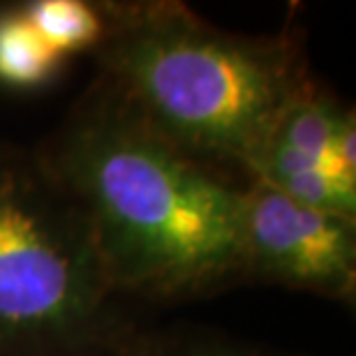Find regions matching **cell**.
Here are the masks:
<instances>
[{
    "instance_id": "cell-1",
    "label": "cell",
    "mask_w": 356,
    "mask_h": 356,
    "mask_svg": "<svg viewBox=\"0 0 356 356\" xmlns=\"http://www.w3.org/2000/svg\"><path fill=\"white\" fill-rule=\"evenodd\" d=\"M35 155L86 216L116 291L185 298L245 277L250 178L169 144L102 81Z\"/></svg>"
},
{
    "instance_id": "cell-2",
    "label": "cell",
    "mask_w": 356,
    "mask_h": 356,
    "mask_svg": "<svg viewBox=\"0 0 356 356\" xmlns=\"http://www.w3.org/2000/svg\"><path fill=\"white\" fill-rule=\"evenodd\" d=\"M99 72L144 123L199 162L250 178L315 83L291 33L236 35L176 0L102 3Z\"/></svg>"
},
{
    "instance_id": "cell-3",
    "label": "cell",
    "mask_w": 356,
    "mask_h": 356,
    "mask_svg": "<svg viewBox=\"0 0 356 356\" xmlns=\"http://www.w3.org/2000/svg\"><path fill=\"white\" fill-rule=\"evenodd\" d=\"M113 294L74 199L35 153H0V356H111Z\"/></svg>"
},
{
    "instance_id": "cell-4",
    "label": "cell",
    "mask_w": 356,
    "mask_h": 356,
    "mask_svg": "<svg viewBox=\"0 0 356 356\" xmlns=\"http://www.w3.org/2000/svg\"><path fill=\"white\" fill-rule=\"evenodd\" d=\"M243 275L352 303L356 220L310 209L250 178L243 195Z\"/></svg>"
},
{
    "instance_id": "cell-5",
    "label": "cell",
    "mask_w": 356,
    "mask_h": 356,
    "mask_svg": "<svg viewBox=\"0 0 356 356\" xmlns=\"http://www.w3.org/2000/svg\"><path fill=\"white\" fill-rule=\"evenodd\" d=\"M65 63L40 38L19 5L0 7V86L42 88L58 76Z\"/></svg>"
},
{
    "instance_id": "cell-6",
    "label": "cell",
    "mask_w": 356,
    "mask_h": 356,
    "mask_svg": "<svg viewBox=\"0 0 356 356\" xmlns=\"http://www.w3.org/2000/svg\"><path fill=\"white\" fill-rule=\"evenodd\" d=\"M21 12L60 58L95 51L106 35L102 3L88 0H26Z\"/></svg>"
},
{
    "instance_id": "cell-7",
    "label": "cell",
    "mask_w": 356,
    "mask_h": 356,
    "mask_svg": "<svg viewBox=\"0 0 356 356\" xmlns=\"http://www.w3.org/2000/svg\"><path fill=\"white\" fill-rule=\"evenodd\" d=\"M345 111V106H340L329 92L312 86L284 113L273 141L340 172L336 155H333V146H336V134Z\"/></svg>"
},
{
    "instance_id": "cell-8",
    "label": "cell",
    "mask_w": 356,
    "mask_h": 356,
    "mask_svg": "<svg viewBox=\"0 0 356 356\" xmlns=\"http://www.w3.org/2000/svg\"><path fill=\"white\" fill-rule=\"evenodd\" d=\"M116 356H282L220 336H158L123 340Z\"/></svg>"
},
{
    "instance_id": "cell-9",
    "label": "cell",
    "mask_w": 356,
    "mask_h": 356,
    "mask_svg": "<svg viewBox=\"0 0 356 356\" xmlns=\"http://www.w3.org/2000/svg\"><path fill=\"white\" fill-rule=\"evenodd\" d=\"M333 155H336L340 172L350 178H356V120L352 109H347L343 120H340Z\"/></svg>"
},
{
    "instance_id": "cell-10",
    "label": "cell",
    "mask_w": 356,
    "mask_h": 356,
    "mask_svg": "<svg viewBox=\"0 0 356 356\" xmlns=\"http://www.w3.org/2000/svg\"><path fill=\"white\" fill-rule=\"evenodd\" d=\"M116 352H118V350H116ZM116 352H113V354H111V356H116Z\"/></svg>"
}]
</instances>
